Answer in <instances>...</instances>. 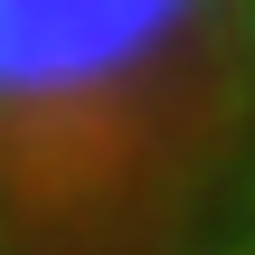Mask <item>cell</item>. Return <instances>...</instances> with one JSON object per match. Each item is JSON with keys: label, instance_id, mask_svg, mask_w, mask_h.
<instances>
[{"label": "cell", "instance_id": "1", "mask_svg": "<svg viewBox=\"0 0 255 255\" xmlns=\"http://www.w3.org/2000/svg\"><path fill=\"white\" fill-rule=\"evenodd\" d=\"M0 255H255V0H0Z\"/></svg>", "mask_w": 255, "mask_h": 255}]
</instances>
